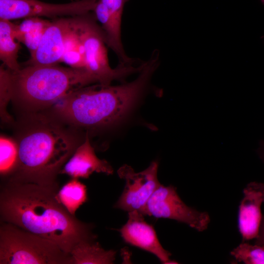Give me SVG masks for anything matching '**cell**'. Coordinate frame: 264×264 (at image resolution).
<instances>
[{"label":"cell","instance_id":"obj_1","mask_svg":"<svg viewBox=\"0 0 264 264\" xmlns=\"http://www.w3.org/2000/svg\"><path fill=\"white\" fill-rule=\"evenodd\" d=\"M58 185L7 182L1 187L0 214L10 223L46 239L69 254L78 243L96 240L91 223L70 214L57 197Z\"/></svg>","mask_w":264,"mask_h":264},{"label":"cell","instance_id":"obj_2","mask_svg":"<svg viewBox=\"0 0 264 264\" xmlns=\"http://www.w3.org/2000/svg\"><path fill=\"white\" fill-rule=\"evenodd\" d=\"M159 52L154 50L138 77L118 86L99 84L71 91L46 112L78 131L110 128L122 122L136 105L159 65Z\"/></svg>","mask_w":264,"mask_h":264},{"label":"cell","instance_id":"obj_3","mask_svg":"<svg viewBox=\"0 0 264 264\" xmlns=\"http://www.w3.org/2000/svg\"><path fill=\"white\" fill-rule=\"evenodd\" d=\"M16 128L19 166L6 182L58 185L57 176L85 139L79 131L45 112L23 113Z\"/></svg>","mask_w":264,"mask_h":264},{"label":"cell","instance_id":"obj_4","mask_svg":"<svg viewBox=\"0 0 264 264\" xmlns=\"http://www.w3.org/2000/svg\"><path fill=\"white\" fill-rule=\"evenodd\" d=\"M9 70L11 101L23 113L44 111L71 91L97 83L84 68L27 65Z\"/></svg>","mask_w":264,"mask_h":264},{"label":"cell","instance_id":"obj_5","mask_svg":"<svg viewBox=\"0 0 264 264\" xmlns=\"http://www.w3.org/2000/svg\"><path fill=\"white\" fill-rule=\"evenodd\" d=\"M0 264H71V256L46 239L2 221Z\"/></svg>","mask_w":264,"mask_h":264},{"label":"cell","instance_id":"obj_6","mask_svg":"<svg viewBox=\"0 0 264 264\" xmlns=\"http://www.w3.org/2000/svg\"><path fill=\"white\" fill-rule=\"evenodd\" d=\"M89 14L78 16L77 29L84 48L85 68L97 83L109 85L114 80L141 71L144 63L136 67L131 65L110 67L103 32L94 22V16Z\"/></svg>","mask_w":264,"mask_h":264},{"label":"cell","instance_id":"obj_7","mask_svg":"<svg viewBox=\"0 0 264 264\" xmlns=\"http://www.w3.org/2000/svg\"><path fill=\"white\" fill-rule=\"evenodd\" d=\"M144 215L174 220L198 231L205 230L210 221L207 212L198 211L186 205L175 187L161 184L148 200Z\"/></svg>","mask_w":264,"mask_h":264},{"label":"cell","instance_id":"obj_8","mask_svg":"<svg viewBox=\"0 0 264 264\" xmlns=\"http://www.w3.org/2000/svg\"><path fill=\"white\" fill-rule=\"evenodd\" d=\"M98 0H80L63 4L39 0H0V19L9 21L31 17L54 19L90 13Z\"/></svg>","mask_w":264,"mask_h":264},{"label":"cell","instance_id":"obj_9","mask_svg":"<svg viewBox=\"0 0 264 264\" xmlns=\"http://www.w3.org/2000/svg\"><path fill=\"white\" fill-rule=\"evenodd\" d=\"M158 167L156 161L138 173L128 165L121 167L117 173L125 180L126 185L114 207L128 212L138 211L144 215L148 200L160 184L157 176Z\"/></svg>","mask_w":264,"mask_h":264},{"label":"cell","instance_id":"obj_10","mask_svg":"<svg viewBox=\"0 0 264 264\" xmlns=\"http://www.w3.org/2000/svg\"><path fill=\"white\" fill-rule=\"evenodd\" d=\"M78 16L51 21L37 50L24 65H56L62 62L66 41L75 25Z\"/></svg>","mask_w":264,"mask_h":264},{"label":"cell","instance_id":"obj_11","mask_svg":"<svg viewBox=\"0 0 264 264\" xmlns=\"http://www.w3.org/2000/svg\"><path fill=\"white\" fill-rule=\"evenodd\" d=\"M128 0H98L93 10L100 22L107 45L117 56L120 66H130L134 61L126 54L121 41L122 17Z\"/></svg>","mask_w":264,"mask_h":264},{"label":"cell","instance_id":"obj_12","mask_svg":"<svg viewBox=\"0 0 264 264\" xmlns=\"http://www.w3.org/2000/svg\"><path fill=\"white\" fill-rule=\"evenodd\" d=\"M128 220L119 230L124 241L156 256L163 264H177L170 259L171 253L160 244L153 227L146 222L144 215L136 211L128 212Z\"/></svg>","mask_w":264,"mask_h":264},{"label":"cell","instance_id":"obj_13","mask_svg":"<svg viewBox=\"0 0 264 264\" xmlns=\"http://www.w3.org/2000/svg\"><path fill=\"white\" fill-rule=\"evenodd\" d=\"M243 197L239 208L238 225L243 241L256 239L263 216L264 183L252 182L243 189Z\"/></svg>","mask_w":264,"mask_h":264},{"label":"cell","instance_id":"obj_14","mask_svg":"<svg viewBox=\"0 0 264 264\" xmlns=\"http://www.w3.org/2000/svg\"><path fill=\"white\" fill-rule=\"evenodd\" d=\"M104 173L109 175L113 170L105 159H99L90 144L88 133H86L84 140L65 163L59 174H65L72 178H88L93 173Z\"/></svg>","mask_w":264,"mask_h":264},{"label":"cell","instance_id":"obj_15","mask_svg":"<svg viewBox=\"0 0 264 264\" xmlns=\"http://www.w3.org/2000/svg\"><path fill=\"white\" fill-rule=\"evenodd\" d=\"M70 254L71 264H111L115 259L116 251L106 250L93 240L78 243Z\"/></svg>","mask_w":264,"mask_h":264},{"label":"cell","instance_id":"obj_16","mask_svg":"<svg viewBox=\"0 0 264 264\" xmlns=\"http://www.w3.org/2000/svg\"><path fill=\"white\" fill-rule=\"evenodd\" d=\"M51 21L41 17L24 19L19 24L13 25L15 39L28 48L30 56L37 50L43 35Z\"/></svg>","mask_w":264,"mask_h":264},{"label":"cell","instance_id":"obj_17","mask_svg":"<svg viewBox=\"0 0 264 264\" xmlns=\"http://www.w3.org/2000/svg\"><path fill=\"white\" fill-rule=\"evenodd\" d=\"M13 23L0 19V59L2 64L11 71H16L21 66L18 63V53L22 48L16 42L13 32Z\"/></svg>","mask_w":264,"mask_h":264},{"label":"cell","instance_id":"obj_18","mask_svg":"<svg viewBox=\"0 0 264 264\" xmlns=\"http://www.w3.org/2000/svg\"><path fill=\"white\" fill-rule=\"evenodd\" d=\"M57 197L67 211L75 216L77 209L88 200L87 187L77 178H72L58 190Z\"/></svg>","mask_w":264,"mask_h":264},{"label":"cell","instance_id":"obj_19","mask_svg":"<svg viewBox=\"0 0 264 264\" xmlns=\"http://www.w3.org/2000/svg\"><path fill=\"white\" fill-rule=\"evenodd\" d=\"M19 148L15 138L1 135L0 137V174L5 182L16 173L19 166Z\"/></svg>","mask_w":264,"mask_h":264},{"label":"cell","instance_id":"obj_20","mask_svg":"<svg viewBox=\"0 0 264 264\" xmlns=\"http://www.w3.org/2000/svg\"><path fill=\"white\" fill-rule=\"evenodd\" d=\"M78 16L75 25L66 41L62 62L70 67L85 68L84 48L77 29Z\"/></svg>","mask_w":264,"mask_h":264},{"label":"cell","instance_id":"obj_21","mask_svg":"<svg viewBox=\"0 0 264 264\" xmlns=\"http://www.w3.org/2000/svg\"><path fill=\"white\" fill-rule=\"evenodd\" d=\"M239 262L246 264H264V246L242 243L231 252Z\"/></svg>","mask_w":264,"mask_h":264},{"label":"cell","instance_id":"obj_22","mask_svg":"<svg viewBox=\"0 0 264 264\" xmlns=\"http://www.w3.org/2000/svg\"><path fill=\"white\" fill-rule=\"evenodd\" d=\"M9 70L3 64L0 67V112L2 122L9 124L13 122L7 110L8 103L11 100Z\"/></svg>","mask_w":264,"mask_h":264},{"label":"cell","instance_id":"obj_23","mask_svg":"<svg viewBox=\"0 0 264 264\" xmlns=\"http://www.w3.org/2000/svg\"><path fill=\"white\" fill-rule=\"evenodd\" d=\"M255 244L264 246V217L262 218L259 234L256 239Z\"/></svg>","mask_w":264,"mask_h":264},{"label":"cell","instance_id":"obj_24","mask_svg":"<svg viewBox=\"0 0 264 264\" xmlns=\"http://www.w3.org/2000/svg\"><path fill=\"white\" fill-rule=\"evenodd\" d=\"M261 0V2H262L263 4H264V0Z\"/></svg>","mask_w":264,"mask_h":264}]
</instances>
